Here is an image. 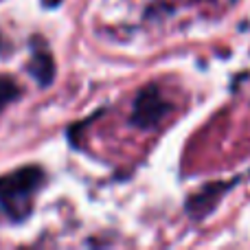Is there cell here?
Segmentation results:
<instances>
[{"instance_id": "1", "label": "cell", "mask_w": 250, "mask_h": 250, "mask_svg": "<svg viewBox=\"0 0 250 250\" xmlns=\"http://www.w3.org/2000/svg\"><path fill=\"white\" fill-rule=\"evenodd\" d=\"M44 171L38 165H26L11 173L0 176V204L13 217L24 220L31 213L35 191L42 187Z\"/></svg>"}, {"instance_id": "2", "label": "cell", "mask_w": 250, "mask_h": 250, "mask_svg": "<svg viewBox=\"0 0 250 250\" xmlns=\"http://www.w3.org/2000/svg\"><path fill=\"white\" fill-rule=\"evenodd\" d=\"M169 110L171 104L165 99L158 83H147L134 97L129 123L138 129H154L169 114Z\"/></svg>"}, {"instance_id": "3", "label": "cell", "mask_w": 250, "mask_h": 250, "mask_svg": "<svg viewBox=\"0 0 250 250\" xmlns=\"http://www.w3.org/2000/svg\"><path fill=\"white\" fill-rule=\"evenodd\" d=\"M242 180H244V176H235V178H229V180H213V182L202 185L195 193L189 195V200H187V204H185L187 215L195 222L207 220V217L217 208V204L222 202V198H224L233 187H237Z\"/></svg>"}, {"instance_id": "4", "label": "cell", "mask_w": 250, "mask_h": 250, "mask_svg": "<svg viewBox=\"0 0 250 250\" xmlns=\"http://www.w3.org/2000/svg\"><path fill=\"white\" fill-rule=\"evenodd\" d=\"M26 68L40 88H48L55 79V60H53L51 51L40 42H33V53H31V62Z\"/></svg>"}, {"instance_id": "5", "label": "cell", "mask_w": 250, "mask_h": 250, "mask_svg": "<svg viewBox=\"0 0 250 250\" xmlns=\"http://www.w3.org/2000/svg\"><path fill=\"white\" fill-rule=\"evenodd\" d=\"M18 97H20V86L11 77H2L0 75V110L7 108L9 104H13Z\"/></svg>"}, {"instance_id": "6", "label": "cell", "mask_w": 250, "mask_h": 250, "mask_svg": "<svg viewBox=\"0 0 250 250\" xmlns=\"http://www.w3.org/2000/svg\"><path fill=\"white\" fill-rule=\"evenodd\" d=\"M42 2H44V4H46V7H48V9H55V7H57V4H60V2H62V0H42Z\"/></svg>"}]
</instances>
